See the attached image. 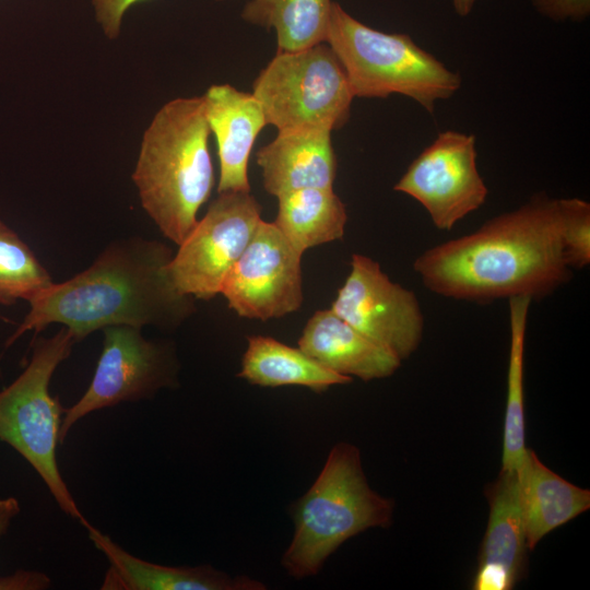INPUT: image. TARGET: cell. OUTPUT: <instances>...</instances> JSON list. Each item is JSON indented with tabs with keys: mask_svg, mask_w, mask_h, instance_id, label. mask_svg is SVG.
I'll return each instance as SVG.
<instances>
[{
	"mask_svg": "<svg viewBox=\"0 0 590 590\" xmlns=\"http://www.w3.org/2000/svg\"><path fill=\"white\" fill-rule=\"evenodd\" d=\"M535 11L555 22H582L590 15V0H531Z\"/></svg>",
	"mask_w": 590,
	"mask_h": 590,
	"instance_id": "25",
	"label": "cell"
},
{
	"mask_svg": "<svg viewBox=\"0 0 590 590\" xmlns=\"http://www.w3.org/2000/svg\"><path fill=\"white\" fill-rule=\"evenodd\" d=\"M393 502L370 488L357 447L335 445L318 477L292 507L293 539L282 565L300 579L317 575L346 540L375 527H388Z\"/></svg>",
	"mask_w": 590,
	"mask_h": 590,
	"instance_id": "4",
	"label": "cell"
},
{
	"mask_svg": "<svg viewBox=\"0 0 590 590\" xmlns=\"http://www.w3.org/2000/svg\"><path fill=\"white\" fill-rule=\"evenodd\" d=\"M140 1L145 0H92L96 21L109 39L119 35L125 13Z\"/></svg>",
	"mask_w": 590,
	"mask_h": 590,
	"instance_id": "26",
	"label": "cell"
},
{
	"mask_svg": "<svg viewBox=\"0 0 590 590\" xmlns=\"http://www.w3.org/2000/svg\"><path fill=\"white\" fill-rule=\"evenodd\" d=\"M49 586V578L38 571L17 570L13 575L0 577V590H38Z\"/></svg>",
	"mask_w": 590,
	"mask_h": 590,
	"instance_id": "27",
	"label": "cell"
},
{
	"mask_svg": "<svg viewBox=\"0 0 590 590\" xmlns=\"http://www.w3.org/2000/svg\"><path fill=\"white\" fill-rule=\"evenodd\" d=\"M238 376L262 387L302 386L316 392L352 381V377L324 367L299 347L263 335L248 338Z\"/></svg>",
	"mask_w": 590,
	"mask_h": 590,
	"instance_id": "19",
	"label": "cell"
},
{
	"mask_svg": "<svg viewBox=\"0 0 590 590\" xmlns=\"http://www.w3.org/2000/svg\"><path fill=\"white\" fill-rule=\"evenodd\" d=\"M332 0H250L244 21L273 30L278 50L295 51L326 42Z\"/></svg>",
	"mask_w": 590,
	"mask_h": 590,
	"instance_id": "21",
	"label": "cell"
},
{
	"mask_svg": "<svg viewBox=\"0 0 590 590\" xmlns=\"http://www.w3.org/2000/svg\"><path fill=\"white\" fill-rule=\"evenodd\" d=\"M173 255L165 244L140 236L109 243L88 268L28 299L30 310L5 346L52 323L63 324L75 342L109 326L177 327L193 303L168 281Z\"/></svg>",
	"mask_w": 590,
	"mask_h": 590,
	"instance_id": "2",
	"label": "cell"
},
{
	"mask_svg": "<svg viewBox=\"0 0 590 590\" xmlns=\"http://www.w3.org/2000/svg\"><path fill=\"white\" fill-rule=\"evenodd\" d=\"M256 157L266 191L276 198L300 189L333 186L337 160L329 130L278 131Z\"/></svg>",
	"mask_w": 590,
	"mask_h": 590,
	"instance_id": "16",
	"label": "cell"
},
{
	"mask_svg": "<svg viewBox=\"0 0 590 590\" xmlns=\"http://www.w3.org/2000/svg\"><path fill=\"white\" fill-rule=\"evenodd\" d=\"M393 189L415 199L438 229L450 231L480 209L488 194L476 166L475 137L453 130L440 132Z\"/></svg>",
	"mask_w": 590,
	"mask_h": 590,
	"instance_id": "10",
	"label": "cell"
},
{
	"mask_svg": "<svg viewBox=\"0 0 590 590\" xmlns=\"http://www.w3.org/2000/svg\"><path fill=\"white\" fill-rule=\"evenodd\" d=\"M487 529L473 580L476 590H508L523 578L527 543L518 470H500L486 491Z\"/></svg>",
	"mask_w": 590,
	"mask_h": 590,
	"instance_id": "13",
	"label": "cell"
},
{
	"mask_svg": "<svg viewBox=\"0 0 590 590\" xmlns=\"http://www.w3.org/2000/svg\"><path fill=\"white\" fill-rule=\"evenodd\" d=\"M331 309L401 361L422 342L424 316L415 294L392 282L369 257L352 256L350 274Z\"/></svg>",
	"mask_w": 590,
	"mask_h": 590,
	"instance_id": "11",
	"label": "cell"
},
{
	"mask_svg": "<svg viewBox=\"0 0 590 590\" xmlns=\"http://www.w3.org/2000/svg\"><path fill=\"white\" fill-rule=\"evenodd\" d=\"M20 503L15 497L0 499V536L3 535L13 518L20 514Z\"/></svg>",
	"mask_w": 590,
	"mask_h": 590,
	"instance_id": "28",
	"label": "cell"
},
{
	"mask_svg": "<svg viewBox=\"0 0 590 590\" xmlns=\"http://www.w3.org/2000/svg\"><path fill=\"white\" fill-rule=\"evenodd\" d=\"M278 131L343 127L355 97L345 70L327 43L280 51L261 70L252 92Z\"/></svg>",
	"mask_w": 590,
	"mask_h": 590,
	"instance_id": "7",
	"label": "cell"
},
{
	"mask_svg": "<svg viewBox=\"0 0 590 590\" xmlns=\"http://www.w3.org/2000/svg\"><path fill=\"white\" fill-rule=\"evenodd\" d=\"M216 1H223V0H216Z\"/></svg>",
	"mask_w": 590,
	"mask_h": 590,
	"instance_id": "30",
	"label": "cell"
},
{
	"mask_svg": "<svg viewBox=\"0 0 590 590\" xmlns=\"http://www.w3.org/2000/svg\"><path fill=\"white\" fill-rule=\"evenodd\" d=\"M302 256L274 223L261 219L221 294L240 317L264 321L294 312L304 298Z\"/></svg>",
	"mask_w": 590,
	"mask_h": 590,
	"instance_id": "12",
	"label": "cell"
},
{
	"mask_svg": "<svg viewBox=\"0 0 590 590\" xmlns=\"http://www.w3.org/2000/svg\"><path fill=\"white\" fill-rule=\"evenodd\" d=\"M531 302L532 299L527 296L508 299L510 344L502 458L504 470H519L528 450L524 429L523 362Z\"/></svg>",
	"mask_w": 590,
	"mask_h": 590,
	"instance_id": "22",
	"label": "cell"
},
{
	"mask_svg": "<svg viewBox=\"0 0 590 590\" xmlns=\"http://www.w3.org/2000/svg\"><path fill=\"white\" fill-rule=\"evenodd\" d=\"M298 346L324 367L364 381L389 377L402 363L332 309L318 310L311 316Z\"/></svg>",
	"mask_w": 590,
	"mask_h": 590,
	"instance_id": "17",
	"label": "cell"
},
{
	"mask_svg": "<svg viewBox=\"0 0 590 590\" xmlns=\"http://www.w3.org/2000/svg\"><path fill=\"white\" fill-rule=\"evenodd\" d=\"M94 546L109 567L103 590H261V582L247 576L232 577L209 565L172 567L133 556L92 524L86 529Z\"/></svg>",
	"mask_w": 590,
	"mask_h": 590,
	"instance_id": "15",
	"label": "cell"
},
{
	"mask_svg": "<svg viewBox=\"0 0 590 590\" xmlns=\"http://www.w3.org/2000/svg\"><path fill=\"white\" fill-rule=\"evenodd\" d=\"M273 222L302 253L307 249L341 239L347 221L344 203L333 188H306L278 197Z\"/></svg>",
	"mask_w": 590,
	"mask_h": 590,
	"instance_id": "20",
	"label": "cell"
},
{
	"mask_svg": "<svg viewBox=\"0 0 590 590\" xmlns=\"http://www.w3.org/2000/svg\"><path fill=\"white\" fill-rule=\"evenodd\" d=\"M210 134L203 96H194L167 102L142 138L132 180L144 211L178 246L213 188Z\"/></svg>",
	"mask_w": 590,
	"mask_h": 590,
	"instance_id": "3",
	"label": "cell"
},
{
	"mask_svg": "<svg viewBox=\"0 0 590 590\" xmlns=\"http://www.w3.org/2000/svg\"><path fill=\"white\" fill-rule=\"evenodd\" d=\"M476 0H452V7L455 12L459 16H467L473 10Z\"/></svg>",
	"mask_w": 590,
	"mask_h": 590,
	"instance_id": "29",
	"label": "cell"
},
{
	"mask_svg": "<svg viewBox=\"0 0 590 590\" xmlns=\"http://www.w3.org/2000/svg\"><path fill=\"white\" fill-rule=\"evenodd\" d=\"M324 43L339 58L357 97L404 95L433 113L437 102L452 97L462 84L458 72L409 35L365 25L334 1Z\"/></svg>",
	"mask_w": 590,
	"mask_h": 590,
	"instance_id": "5",
	"label": "cell"
},
{
	"mask_svg": "<svg viewBox=\"0 0 590 590\" xmlns=\"http://www.w3.org/2000/svg\"><path fill=\"white\" fill-rule=\"evenodd\" d=\"M560 231L558 199L540 193L470 234L427 249L413 269L426 288L453 299H540L571 276Z\"/></svg>",
	"mask_w": 590,
	"mask_h": 590,
	"instance_id": "1",
	"label": "cell"
},
{
	"mask_svg": "<svg viewBox=\"0 0 590 590\" xmlns=\"http://www.w3.org/2000/svg\"><path fill=\"white\" fill-rule=\"evenodd\" d=\"M141 329L127 324L103 329V347L94 376L83 396L64 410L60 445L87 414L125 402L151 399L161 388L176 385L178 365L173 349L145 339Z\"/></svg>",
	"mask_w": 590,
	"mask_h": 590,
	"instance_id": "9",
	"label": "cell"
},
{
	"mask_svg": "<svg viewBox=\"0 0 590 590\" xmlns=\"http://www.w3.org/2000/svg\"><path fill=\"white\" fill-rule=\"evenodd\" d=\"M518 474L528 551L547 533L590 508V491L548 469L532 449L528 448Z\"/></svg>",
	"mask_w": 590,
	"mask_h": 590,
	"instance_id": "18",
	"label": "cell"
},
{
	"mask_svg": "<svg viewBox=\"0 0 590 590\" xmlns=\"http://www.w3.org/2000/svg\"><path fill=\"white\" fill-rule=\"evenodd\" d=\"M260 221L261 206L250 191L219 193L166 266L173 288L200 299L221 294Z\"/></svg>",
	"mask_w": 590,
	"mask_h": 590,
	"instance_id": "8",
	"label": "cell"
},
{
	"mask_svg": "<svg viewBox=\"0 0 590 590\" xmlns=\"http://www.w3.org/2000/svg\"><path fill=\"white\" fill-rule=\"evenodd\" d=\"M202 96L206 121L217 143V192L250 191L249 155L256 138L267 125L261 104L252 93L229 84L211 85Z\"/></svg>",
	"mask_w": 590,
	"mask_h": 590,
	"instance_id": "14",
	"label": "cell"
},
{
	"mask_svg": "<svg viewBox=\"0 0 590 590\" xmlns=\"http://www.w3.org/2000/svg\"><path fill=\"white\" fill-rule=\"evenodd\" d=\"M52 283L30 246L0 220V304L27 302Z\"/></svg>",
	"mask_w": 590,
	"mask_h": 590,
	"instance_id": "23",
	"label": "cell"
},
{
	"mask_svg": "<svg viewBox=\"0 0 590 590\" xmlns=\"http://www.w3.org/2000/svg\"><path fill=\"white\" fill-rule=\"evenodd\" d=\"M75 343L64 327L52 337L35 340L27 366L0 391V440L33 467L59 508L87 529L91 523L80 511L58 467L57 446L64 409L49 391L54 373Z\"/></svg>",
	"mask_w": 590,
	"mask_h": 590,
	"instance_id": "6",
	"label": "cell"
},
{
	"mask_svg": "<svg viewBox=\"0 0 590 590\" xmlns=\"http://www.w3.org/2000/svg\"><path fill=\"white\" fill-rule=\"evenodd\" d=\"M558 202L566 263L570 269H583L590 263V204L580 198H563Z\"/></svg>",
	"mask_w": 590,
	"mask_h": 590,
	"instance_id": "24",
	"label": "cell"
}]
</instances>
